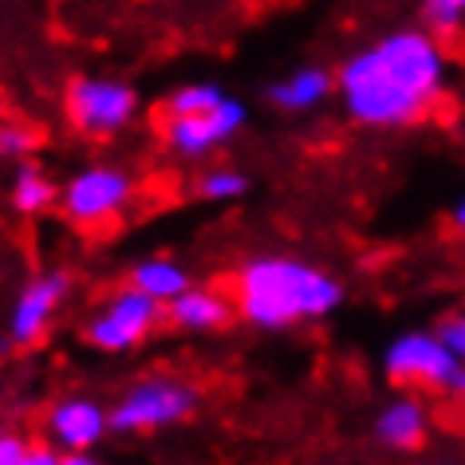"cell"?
<instances>
[{
  "label": "cell",
  "instance_id": "obj_1",
  "mask_svg": "<svg viewBox=\"0 0 465 465\" xmlns=\"http://www.w3.org/2000/svg\"><path fill=\"white\" fill-rule=\"evenodd\" d=\"M441 52L422 32H399L359 52L343 67V107L367 126H406L422 119L441 91Z\"/></svg>",
  "mask_w": 465,
  "mask_h": 465
},
{
  "label": "cell",
  "instance_id": "obj_2",
  "mask_svg": "<svg viewBox=\"0 0 465 465\" xmlns=\"http://www.w3.org/2000/svg\"><path fill=\"white\" fill-rule=\"evenodd\" d=\"M343 300L335 276L288 257H257L237 272V308L257 328H288L316 320Z\"/></svg>",
  "mask_w": 465,
  "mask_h": 465
},
{
  "label": "cell",
  "instance_id": "obj_3",
  "mask_svg": "<svg viewBox=\"0 0 465 465\" xmlns=\"http://www.w3.org/2000/svg\"><path fill=\"white\" fill-rule=\"evenodd\" d=\"M193 402H197V394L185 387V382L146 379L111 411V430H123V434L162 430L170 422H182V418L193 411Z\"/></svg>",
  "mask_w": 465,
  "mask_h": 465
},
{
  "label": "cell",
  "instance_id": "obj_4",
  "mask_svg": "<svg viewBox=\"0 0 465 465\" xmlns=\"http://www.w3.org/2000/svg\"><path fill=\"white\" fill-rule=\"evenodd\" d=\"M465 359H458L438 335L411 331L391 343L387 351V375L402 387H422V391H450L453 375Z\"/></svg>",
  "mask_w": 465,
  "mask_h": 465
},
{
  "label": "cell",
  "instance_id": "obj_5",
  "mask_svg": "<svg viewBox=\"0 0 465 465\" xmlns=\"http://www.w3.org/2000/svg\"><path fill=\"white\" fill-rule=\"evenodd\" d=\"M158 320H162V300L131 284L126 292L111 296L107 308L87 323V340L99 351H131L134 343H143L154 331Z\"/></svg>",
  "mask_w": 465,
  "mask_h": 465
},
{
  "label": "cell",
  "instance_id": "obj_6",
  "mask_svg": "<svg viewBox=\"0 0 465 465\" xmlns=\"http://www.w3.org/2000/svg\"><path fill=\"white\" fill-rule=\"evenodd\" d=\"M64 202V213L84 229H99L114 221L131 202V178L123 170H107V166H95V170H84L67 182V190L60 193Z\"/></svg>",
  "mask_w": 465,
  "mask_h": 465
},
{
  "label": "cell",
  "instance_id": "obj_7",
  "mask_svg": "<svg viewBox=\"0 0 465 465\" xmlns=\"http://www.w3.org/2000/svg\"><path fill=\"white\" fill-rule=\"evenodd\" d=\"M134 91L114 79H75L67 87V119L84 134H114L134 119Z\"/></svg>",
  "mask_w": 465,
  "mask_h": 465
},
{
  "label": "cell",
  "instance_id": "obj_8",
  "mask_svg": "<svg viewBox=\"0 0 465 465\" xmlns=\"http://www.w3.org/2000/svg\"><path fill=\"white\" fill-rule=\"evenodd\" d=\"M64 296H67V276L64 272H48V276H40V281H32L25 292H20L16 308H13V320H8L13 343H20V347L36 343L44 335V328L52 323L55 308L64 304Z\"/></svg>",
  "mask_w": 465,
  "mask_h": 465
},
{
  "label": "cell",
  "instance_id": "obj_9",
  "mask_svg": "<svg viewBox=\"0 0 465 465\" xmlns=\"http://www.w3.org/2000/svg\"><path fill=\"white\" fill-rule=\"evenodd\" d=\"M107 426H111V414L91 399H64L48 414V434L67 453H87L91 446H99Z\"/></svg>",
  "mask_w": 465,
  "mask_h": 465
},
{
  "label": "cell",
  "instance_id": "obj_10",
  "mask_svg": "<svg viewBox=\"0 0 465 465\" xmlns=\"http://www.w3.org/2000/svg\"><path fill=\"white\" fill-rule=\"evenodd\" d=\"M232 316V304L221 292H205V288H185L170 300V320L185 331H213L225 328Z\"/></svg>",
  "mask_w": 465,
  "mask_h": 465
},
{
  "label": "cell",
  "instance_id": "obj_11",
  "mask_svg": "<svg viewBox=\"0 0 465 465\" xmlns=\"http://www.w3.org/2000/svg\"><path fill=\"white\" fill-rule=\"evenodd\" d=\"M375 438L391 450H418L426 438V411L411 399L391 402L375 422Z\"/></svg>",
  "mask_w": 465,
  "mask_h": 465
},
{
  "label": "cell",
  "instance_id": "obj_12",
  "mask_svg": "<svg viewBox=\"0 0 465 465\" xmlns=\"http://www.w3.org/2000/svg\"><path fill=\"white\" fill-rule=\"evenodd\" d=\"M328 91H331V75L323 67H304V72L288 75L284 84H276L269 95L284 111H308V107H320L328 99Z\"/></svg>",
  "mask_w": 465,
  "mask_h": 465
},
{
  "label": "cell",
  "instance_id": "obj_13",
  "mask_svg": "<svg viewBox=\"0 0 465 465\" xmlns=\"http://www.w3.org/2000/svg\"><path fill=\"white\" fill-rule=\"evenodd\" d=\"M166 143L178 150V154H205L209 146H217V143H225L217 131V123H213V114H170V123H166Z\"/></svg>",
  "mask_w": 465,
  "mask_h": 465
},
{
  "label": "cell",
  "instance_id": "obj_14",
  "mask_svg": "<svg viewBox=\"0 0 465 465\" xmlns=\"http://www.w3.org/2000/svg\"><path fill=\"white\" fill-rule=\"evenodd\" d=\"M134 288H143V292H150L154 300H162V304H170L178 292H185L190 288V276H185L173 261H143L131 276Z\"/></svg>",
  "mask_w": 465,
  "mask_h": 465
},
{
  "label": "cell",
  "instance_id": "obj_15",
  "mask_svg": "<svg viewBox=\"0 0 465 465\" xmlns=\"http://www.w3.org/2000/svg\"><path fill=\"white\" fill-rule=\"evenodd\" d=\"M55 202V185L36 166H20L13 182V205L20 213H44Z\"/></svg>",
  "mask_w": 465,
  "mask_h": 465
},
{
  "label": "cell",
  "instance_id": "obj_16",
  "mask_svg": "<svg viewBox=\"0 0 465 465\" xmlns=\"http://www.w3.org/2000/svg\"><path fill=\"white\" fill-rule=\"evenodd\" d=\"M225 99L213 84H193V87H182L170 95V114H205L213 111L217 103Z\"/></svg>",
  "mask_w": 465,
  "mask_h": 465
},
{
  "label": "cell",
  "instance_id": "obj_17",
  "mask_svg": "<svg viewBox=\"0 0 465 465\" xmlns=\"http://www.w3.org/2000/svg\"><path fill=\"white\" fill-rule=\"evenodd\" d=\"M241 193H245V178L237 170H209L202 178V197H209V202H229Z\"/></svg>",
  "mask_w": 465,
  "mask_h": 465
},
{
  "label": "cell",
  "instance_id": "obj_18",
  "mask_svg": "<svg viewBox=\"0 0 465 465\" xmlns=\"http://www.w3.org/2000/svg\"><path fill=\"white\" fill-rule=\"evenodd\" d=\"M426 16L438 32H458V25L465 20V0H430Z\"/></svg>",
  "mask_w": 465,
  "mask_h": 465
},
{
  "label": "cell",
  "instance_id": "obj_19",
  "mask_svg": "<svg viewBox=\"0 0 465 465\" xmlns=\"http://www.w3.org/2000/svg\"><path fill=\"white\" fill-rule=\"evenodd\" d=\"M36 146V134L28 126H0V154H13V158H25L28 150Z\"/></svg>",
  "mask_w": 465,
  "mask_h": 465
},
{
  "label": "cell",
  "instance_id": "obj_20",
  "mask_svg": "<svg viewBox=\"0 0 465 465\" xmlns=\"http://www.w3.org/2000/svg\"><path fill=\"white\" fill-rule=\"evenodd\" d=\"M438 340L446 343L458 359H465V312H458V316H450V320H441Z\"/></svg>",
  "mask_w": 465,
  "mask_h": 465
},
{
  "label": "cell",
  "instance_id": "obj_21",
  "mask_svg": "<svg viewBox=\"0 0 465 465\" xmlns=\"http://www.w3.org/2000/svg\"><path fill=\"white\" fill-rule=\"evenodd\" d=\"M0 465H32V446L20 434H0Z\"/></svg>",
  "mask_w": 465,
  "mask_h": 465
},
{
  "label": "cell",
  "instance_id": "obj_22",
  "mask_svg": "<svg viewBox=\"0 0 465 465\" xmlns=\"http://www.w3.org/2000/svg\"><path fill=\"white\" fill-rule=\"evenodd\" d=\"M453 225H458V229L465 232V202H461L458 209H453Z\"/></svg>",
  "mask_w": 465,
  "mask_h": 465
}]
</instances>
